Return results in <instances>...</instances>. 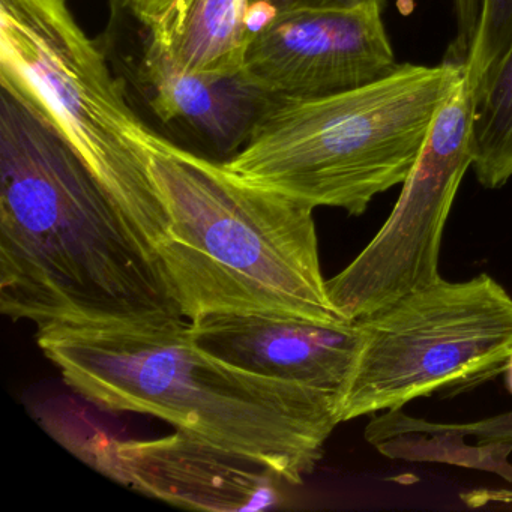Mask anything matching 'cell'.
<instances>
[{
  "label": "cell",
  "mask_w": 512,
  "mask_h": 512,
  "mask_svg": "<svg viewBox=\"0 0 512 512\" xmlns=\"http://www.w3.org/2000/svg\"><path fill=\"white\" fill-rule=\"evenodd\" d=\"M0 311L38 329L184 319L163 268L100 179L4 73Z\"/></svg>",
  "instance_id": "cell-1"
},
{
  "label": "cell",
  "mask_w": 512,
  "mask_h": 512,
  "mask_svg": "<svg viewBox=\"0 0 512 512\" xmlns=\"http://www.w3.org/2000/svg\"><path fill=\"white\" fill-rule=\"evenodd\" d=\"M37 343L80 397L163 419L253 458L286 484L314 472L340 421L335 395L241 370L200 349L185 319L52 325Z\"/></svg>",
  "instance_id": "cell-2"
},
{
  "label": "cell",
  "mask_w": 512,
  "mask_h": 512,
  "mask_svg": "<svg viewBox=\"0 0 512 512\" xmlns=\"http://www.w3.org/2000/svg\"><path fill=\"white\" fill-rule=\"evenodd\" d=\"M166 212L160 263L188 322L259 314L346 325L326 289L314 208L236 176L223 161L149 131Z\"/></svg>",
  "instance_id": "cell-3"
},
{
  "label": "cell",
  "mask_w": 512,
  "mask_h": 512,
  "mask_svg": "<svg viewBox=\"0 0 512 512\" xmlns=\"http://www.w3.org/2000/svg\"><path fill=\"white\" fill-rule=\"evenodd\" d=\"M464 67L398 64L368 85L313 98L271 97L244 148L224 161L257 187L362 215L403 185Z\"/></svg>",
  "instance_id": "cell-4"
},
{
  "label": "cell",
  "mask_w": 512,
  "mask_h": 512,
  "mask_svg": "<svg viewBox=\"0 0 512 512\" xmlns=\"http://www.w3.org/2000/svg\"><path fill=\"white\" fill-rule=\"evenodd\" d=\"M0 73L40 103L160 263L166 212L149 172V128L70 0H0Z\"/></svg>",
  "instance_id": "cell-5"
},
{
  "label": "cell",
  "mask_w": 512,
  "mask_h": 512,
  "mask_svg": "<svg viewBox=\"0 0 512 512\" xmlns=\"http://www.w3.org/2000/svg\"><path fill=\"white\" fill-rule=\"evenodd\" d=\"M355 322L361 347L341 422L475 388L505 371L512 352V296L487 274L439 278Z\"/></svg>",
  "instance_id": "cell-6"
},
{
  "label": "cell",
  "mask_w": 512,
  "mask_h": 512,
  "mask_svg": "<svg viewBox=\"0 0 512 512\" xmlns=\"http://www.w3.org/2000/svg\"><path fill=\"white\" fill-rule=\"evenodd\" d=\"M475 103L464 74L430 133L382 229L326 289L347 322L439 280L440 248L458 188L472 167Z\"/></svg>",
  "instance_id": "cell-7"
},
{
  "label": "cell",
  "mask_w": 512,
  "mask_h": 512,
  "mask_svg": "<svg viewBox=\"0 0 512 512\" xmlns=\"http://www.w3.org/2000/svg\"><path fill=\"white\" fill-rule=\"evenodd\" d=\"M380 8L278 13L251 35L242 73L269 97L313 98L398 67Z\"/></svg>",
  "instance_id": "cell-8"
},
{
  "label": "cell",
  "mask_w": 512,
  "mask_h": 512,
  "mask_svg": "<svg viewBox=\"0 0 512 512\" xmlns=\"http://www.w3.org/2000/svg\"><path fill=\"white\" fill-rule=\"evenodd\" d=\"M86 461L149 497L199 511H263L283 505L277 472L184 431L152 440L97 443Z\"/></svg>",
  "instance_id": "cell-9"
},
{
  "label": "cell",
  "mask_w": 512,
  "mask_h": 512,
  "mask_svg": "<svg viewBox=\"0 0 512 512\" xmlns=\"http://www.w3.org/2000/svg\"><path fill=\"white\" fill-rule=\"evenodd\" d=\"M200 349L241 370L343 397L361 347L356 322L328 326L259 314H211L191 322Z\"/></svg>",
  "instance_id": "cell-10"
},
{
  "label": "cell",
  "mask_w": 512,
  "mask_h": 512,
  "mask_svg": "<svg viewBox=\"0 0 512 512\" xmlns=\"http://www.w3.org/2000/svg\"><path fill=\"white\" fill-rule=\"evenodd\" d=\"M139 79L158 119L203 146L206 157L223 163L244 148L271 101L242 71L232 76L188 73L148 44Z\"/></svg>",
  "instance_id": "cell-11"
},
{
  "label": "cell",
  "mask_w": 512,
  "mask_h": 512,
  "mask_svg": "<svg viewBox=\"0 0 512 512\" xmlns=\"http://www.w3.org/2000/svg\"><path fill=\"white\" fill-rule=\"evenodd\" d=\"M146 44L188 73H241L251 40L250 0H125Z\"/></svg>",
  "instance_id": "cell-12"
},
{
  "label": "cell",
  "mask_w": 512,
  "mask_h": 512,
  "mask_svg": "<svg viewBox=\"0 0 512 512\" xmlns=\"http://www.w3.org/2000/svg\"><path fill=\"white\" fill-rule=\"evenodd\" d=\"M472 169L487 190L512 179V46L473 98Z\"/></svg>",
  "instance_id": "cell-13"
},
{
  "label": "cell",
  "mask_w": 512,
  "mask_h": 512,
  "mask_svg": "<svg viewBox=\"0 0 512 512\" xmlns=\"http://www.w3.org/2000/svg\"><path fill=\"white\" fill-rule=\"evenodd\" d=\"M512 46V0H482L481 17L464 74L473 98Z\"/></svg>",
  "instance_id": "cell-14"
},
{
  "label": "cell",
  "mask_w": 512,
  "mask_h": 512,
  "mask_svg": "<svg viewBox=\"0 0 512 512\" xmlns=\"http://www.w3.org/2000/svg\"><path fill=\"white\" fill-rule=\"evenodd\" d=\"M385 418L398 427L425 431L449 439L476 440L479 446H506L512 449V410L490 418L469 422H434L427 419L413 418L398 410H389Z\"/></svg>",
  "instance_id": "cell-15"
},
{
  "label": "cell",
  "mask_w": 512,
  "mask_h": 512,
  "mask_svg": "<svg viewBox=\"0 0 512 512\" xmlns=\"http://www.w3.org/2000/svg\"><path fill=\"white\" fill-rule=\"evenodd\" d=\"M454 4L455 40L446 55V61L464 65L469 58L481 17L482 0H452ZM397 7L403 16H409L415 8V0H397Z\"/></svg>",
  "instance_id": "cell-16"
},
{
  "label": "cell",
  "mask_w": 512,
  "mask_h": 512,
  "mask_svg": "<svg viewBox=\"0 0 512 512\" xmlns=\"http://www.w3.org/2000/svg\"><path fill=\"white\" fill-rule=\"evenodd\" d=\"M385 5L386 0H250V11H263L275 16L298 10H349L365 7L383 10Z\"/></svg>",
  "instance_id": "cell-17"
},
{
  "label": "cell",
  "mask_w": 512,
  "mask_h": 512,
  "mask_svg": "<svg viewBox=\"0 0 512 512\" xmlns=\"http://www.w3.org/2000/svg\"><path fill=\"white\" fill-rule=\"evenodd\" d=\"M505 373L506 386H508L509 392L512 394V352L511 355H509L508 362H506Z\"/></svg>",
  "instance_id": "cell-18"
}]
</instances>
